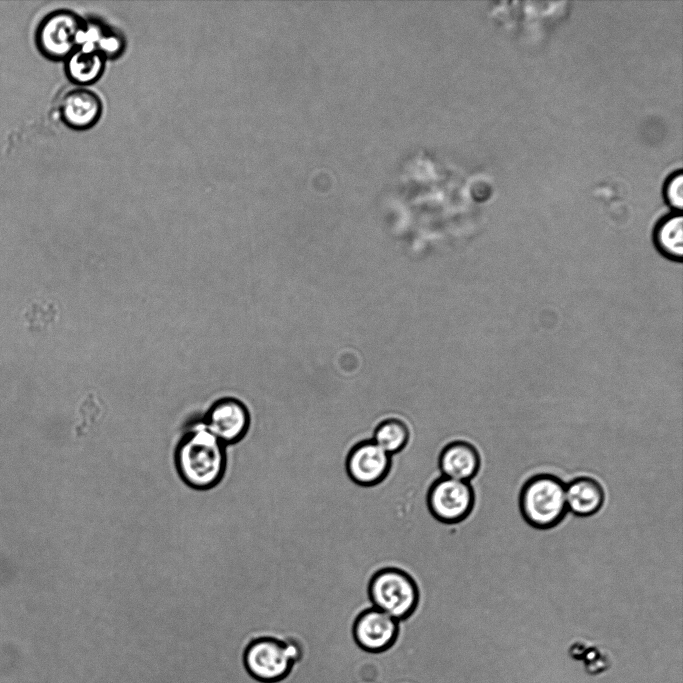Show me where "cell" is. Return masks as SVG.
Instances as JSON below:
<instances>
[{
  "label": "cell",
  "instance_id": "6da1fadb",
  "mask_svg": "<svg viewBox=\"0 0 683 683\" xmlns=\"http://www.w3.org/2000/svg\"><path fill=\"white\" fill-rule=\"evenodd\" d=\"M226 461L225 445L203 424L185 433L174 452L179 477L196 490L215 487L224 476Z\"/></svg>",
  "mask_w": 683,
  "mask_h": 683
},
{
  "label": "cell",
  "instance_id": "7a4b0ae2",
  "mask_svg": "<svg viewBox=\"0 0 683 683\" xmlns=\"http://www.w3.org/2000/svg\"><path fill=\"white\" fill-rule=\"evenodd\" d=\"M518 504L524 521L536 529H551L565 517V483L556 475L538 473L521 486Z\"/></svg>",
  "mask_w": 683,
  "mask_h": 683
},
{
  "label": "cell",
  "instance_id": "3957f363",
  "mask_svg": "<svg viewBox=\"0 0 683 683\" xmlns=\"http://www.w3.org/2000/svg\"><path fill=\"white\" fill-rule=\"evenodd\" d=\"M420 587L415 578L399 566L377 569L367 584V597L375 607L397 621L410 618L420 603Z\"/></svg>",
  "mask_w": 683,
  "mask_h": 683
},
{
  "label": "cell",
  "instance_id": "277c9868",
  "mask_svg": "<svg viewBox=\"0 0 683 683\" xmlns=\"http://www.w3.org/2000/svg\"><path fill=\"white\" fill-rule=\"evenodd\" d=\"M302 652L297 641L260 636L245 646L242 664L252 679L261 683H277L290 674Z\"/></svg>",
  "mask_w": 683,
  "mask_h": 683
},
{
  "label": "cell",
  "instance_id": "5b68a950",
  "mask_svg": "<svg viewBox=\"0 0 683 683\" xmlns=\"http://www.w3.org/2000/svg\"><path fill=\"white\" fill-rule=\"evenodd\" d=\"M429 514L439 523L455 525L466 520L475 506V492L470 482L444 476L435 478L426 492Z\"/></svg>",
  "mask_w": 683,
  "mask_h": 683
},
{
  "label": "cell",
  "instance_id": "8992f818",
  "mask_svg": "<svg viewBox=\"0 0 683 683\" xmlns=\"http://www.w3.org/2000/svg\"><path fill=\"white\" fill-rule=\"evenodd\" d=\"M84 19L68 9L54 10L45 15L35 32L39 52L52 61L65 60L78 46Z\"/></svg>",
  "mask_w": 683,
  "mask_h": 683
},
{
  "label": "cell",
  "instance_id": "52a82bcc",
  "mask_svg": "<svg viewBox=\"0 0 683 683\" xmlns=\"http://www.w3.org/2000/svg\"><path fill=\"white\" fill-rule=\"evenodd\" d=\"M391 467L392 456L371 438L359 440L351 445L344 461L347 477L361 487L381 484L388 477Z\"/></svg>",
  "mask_w": 683,
  "mask_h": 683
},
{
  "label": "cell",
  "instance_id": "ba28073f",
  "mask_svg": "<svg viewBox=\"0 0 683 683\" xmlns=\"http://www.w3.org/2000/svg\"><path fill=\"white\" fill-rule=\"evenodd\" d=\"M400 622L375 608L362 609L354 618L352 636L359 648L370 653H381L396 642Z\"/></svg>",
  "mask_w": 683,
  "mask_h": 683
},
{
  "label": "cell",
  "instance_id": "9c48e42d",
  "mask_svg": "<svg viewBox=\"0 0 683 683\" xmlns=\"http://www.w3.org/2000/svg\"><path fill=\"white\" fill-rule=\"evenodd\" d=\"M203 425L225 446L237 443L249 430V411L237 399H221L209 409Z\"/></svg>",
  "mask_w": 683,
  "mask_h": 683
},
{
  "label": "cell",
  "instance_id": "30bf717a",
  "mask_svg": "<svg viewBox=\"0 0 683 683\" xmlns=\"http://www.w3.org/2000/svg\"><path fill=\"white\" fill-rule=\"evenodd\" d=\"M103 105L99 96L86 87L68 91L61 99L59 112L64 124L74 130L94 127L101 115Z\"/></svg>",
  "mask_w": 683,
  "mask_h": 683
},
{
  "label": "cell",
  "instance_id": "8fae6325",
  "mask_svg": "<svg viewBox=\"0 0 683 683\" xmlns=\"http://www.w3.org/2000/svg\"><path fill=\"white\" fill-rule=\"evenodd\" d=\"M481 458L477 448L466 440H453L445 444L437 458L440 475L470 482L478 473Z\"/></svg>",
  "mask_w": 683,
  "mask_h": 683
},
{
  "label": "cell",
  "instance_id": "7c38bea8",
  "mask_svg": "<svg viewBox=\"0 0 683 683\" xmlns=\"http://www.w3.org/2000/svg\"><path fill=\"white\" fill-rule=\"evenodd\" d=\"M567 510L579 517L596 514L604 505L605 491L599 481L580 476L565 484Z\"/></svg>",
  "mask_w": 683,
  "mask_h": 683
},
{
  "label": "cell",
  "instance_id": "4fadbf2b",
  "mask_svg": "<svg viewBox=\"0 0 683 683\" xmlns=\"http://www.w3.org/2000/svg\"><path fill=\"white\" fill-rule=\"evenodd\" d=\"M106 60L97 49L77 47L64 60L66 77L79 87L92 85L102 77Z\"/></svg>",
  "mask_w": 683,
  "mask_h": 683
},
{
  "label": "cell",
  "instance_id": "5bb4252c",
  "mask_svg": "<svg viewBox=\"0 0 683 683\" xmlns=\"http://www.w3.org/2000/svg\"><path fill=\"white\" fill-rule=\"evenodd\" d=\"M652 240L657 252L667 260L683 261V221L681 215H669L655 225Z\"/></svg>",
  "mask_w": 683,
  "mask_h": 683
},
{
  "label": "cell",
  "instance_id": "9a60e30c",
  "mask_svg": "<svg viewBox=\"0 0 683 683\" xmlns=\"http://www.w3.org/2000/svg\"><path fill=\"white\" fill-rule=\"evenodd\" d=\"M410 437L408 425L402 419L390 417L375 426L371 439L390 456H395L405 450Z\"/></svg>",
  "mask_w": 683,
  "mask_h": 683
},
{
  "label": "cell",
  "instance_id": "2e32d148",
  "mask_svg": "<svg viewBox=\"0 0 683 683\" xmlns=\"http://www.w3.org/2000/svg\"><path fill=\"white\" fill-rule=\"evenodd\" d=\"M124 47L125 42L121 35L113 32L108 27L96 45V49L102 53L106 59H115L119 57L122 54Z\"/></svg>",
  "mask_w": 683,
  "mask_h": 683
},
{
  "label": "cell",
  "instance_id": "e0dca14e",
  "mask_svg": "<svg viewBox=\"0 0 683 683\" xmlns=\"http://www.w3.org/2000/svg\"><path fill=\"white\" fill-rule=\"evenodd\" d=\"M666 199L668 203L678 210L683 206V176L681 173L669 179L666 185Z\"/></svg>",
  "mask_w": 683,
  "mask_h": 683
}]
</instances>
